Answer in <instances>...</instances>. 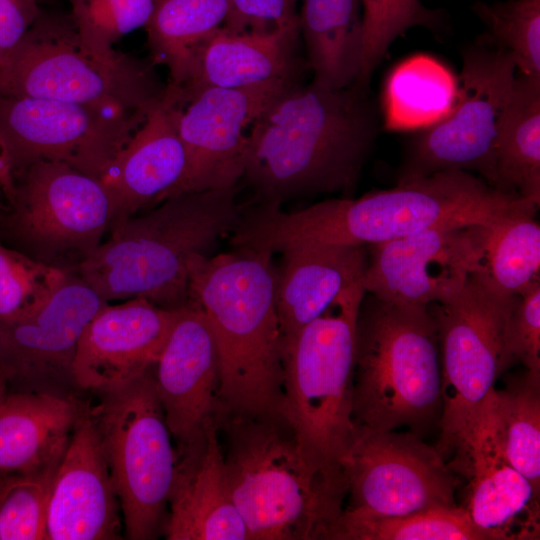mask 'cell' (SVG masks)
<instances>
[{"label":"cell","instance_id":"1","mask_svg":"<svg viewBox=\"0 0 540 540\" xmlns=\"http://www.w3.org/2000/svg\"><path fill=\"white\" fill-rule=\"evenodd\" d=\"M532 204L473 173L448 170L293 212L254 203L245 207L230 241L235 248L270 255L312 245L369 246L430 229L485 223Z\"/></svg>","mask_w":540,"mask_h":540},{"label":"cell","instance_id":"2","mask_svg":"<svg viewBox=\"0 0 540 540\" xmlns=\"http://www.w3.org/2000/svg\"><path fill=\"white\" fill-rule=\"evenodd\" d=\"M363 88L296 82L265 106L249 128L241 177L254 203L354 191L376 132Z\"/></svg>","mask_w":540,"mask_h":540},{"label":"cell","instance_id":"3","mask_svg":"<svg viewBox=\"0 0 540 540\" xmlns=\"http://www.w3.org/2000/svg\"><path fill=\"white\" fill-rule=\"evenodd\" d=\"M216 420L248 540H333L348 494L341 462L308 450L282 414L223 407Z\"/></svg>","mask_w":540,"mask_h":540},{"label":"cell","instance_id":"4","mask_svg":"<svg viewBox=\"0 0 540 540\" xmlns=\"http://www.w3.org/2000/svg\"><path fill=\"white\" fill-rule=\"evenodd\" d=\"M238 184L167 198L116 222L99 247L70 271L105 301L144 298L166 309L190 303L194 258L210 256L237 227L245 206Z\"/></svg>","mask_w":540,"mask_h":540},{"label":"cell","instance_id":"5","mask_svg":"<svg viewBox=\"0 0 540 540\" xmlns=\"http://www.w3.org/2000/svg\"><path fill=\"white\" fill-rule=\"evenodd\" d=\"M265 252L233 249L190 265V301L203 310L219 358L227 410L282 414V335L274 296L275 265Z\"/></svg>","mask_w":540,"mask_h":540},{"label":"cell","instance_id":"6","mask_svg":"<svg viewBox=\"0 0 540 540\" xmlns=\"http://www.w3.org/2000/svg\"><path fill=\"white\" fill-rule=\"evenodd\" d=\"M441 357L430 306L397 304L365 292L355 334L353 420L378 431L421 436L442 411Z\"/></svg>","mask_w":540,"mask_h":540},{"label":"cell","instance_id":"7","mask_svg":"<svg viewBox=\"0 0 540 540\" xmlns=\"http://www.w3.org/2000/svg\"><path fill=\"white\" fill-rule=\"evenodd\" d=\"M150 62L99 51L77 31L70 14L41 10L0 60V95L94 106L119 113L149 111L166 86Z\"/></svg>","mask_w":540,"mask_h":540},{"label":"cell","instance_id":"8","mask_svg":"<svg viewBox=\"0 0 540 540\" xmlns=\"http://www.w3.org/2000/svg\"><path fill=\"white\" fill-rule=\"evenodd\" d=\"M362 279L342 291L282 348L283 414L300 442L333 462L353 443L356 322Z\"/></svg>","mask_w":540,"mask_h":540},{"label":"cell","instance_id":"9","mask_svg":"<svg viewBox=\"0 0 540 540\" xmlns=\"http://www.w3.org/2000/svg\"><path fill=\"white\" fill-rule=\"evenodd\" d=\"M87 404L120 503L125 536H163L175 471L171 441L152 369Z\"/></svg>","mask_w":540,"mask_h":540},{"label":"cell","instance_id":"10","mask_svg":"<svg viewBox=\"0 0 540 540\" xmlns=\"http://www.w3.org/2000/svg\"><path fill=\"white\" fill-rule=\"evenodd\" d=\"M14 177L12 202L0 215V237L40 262L72 270L116 222L101 180L65 163L36 161Z\"/></svg>","mask_w":540,"mask_h":540},{"label":"cell","instance_id":"11","mask_svg":"<svg viewBox=\"0 0 540 540\" xmlns=\"http://www.w3.org/2000/svg\"><path fill=\"white\" fill-rule=\"evenodd\" d=\"M517 298L499 295L469 275L455 297L430 305L437 322L442 377L436 448L444 457L473 424L506 370V335Z\"/></svg>","mask_w":540,"mask_h":540},{"label":"cell","instance_id":"12","mask_svg":"<svg viewBox=\"0 0 540 540\" xmlns=\"http://www.w3.org/2000/svg\"><path fill=\"white\" fill-rule=\"evenodd\" d=\"M517 73L508 51H467L450 113L413 140L399 180L438 172H476L493 187L499 122Z\"/></svg>","mask_w":540,"mask_h":540},{"label":"cell","instance_id":"13","mask_svg":"<svg viewBox=\"0 0 540 540\" xmlns=\"http://www.w3.org/2000/svg\"><path fill=\"white\" fill-rule=\"evenodd\" d=\"M149 111L0 95V142L15 175L36 161L65 163L101 180Z\"/></svg>","mask_w":540,"mask_h":540},{"label":"cell","instance_id":"14","mask_svg":"<svg viewBox=\"0 0 540 540\" xmlns=\"http://www.w3.org/2000/svg\"><path fill=\"white\" fill-rule=\"evenodd\" d=\"M341 464L348 482V515L389 517L457 506V474L436 447L414 432L357 426Z\"/></svg>","mask_w":540,"mask_h":540},{"label":"cell","instance_id":"15","mask_svg":"<svg viewBox=\"0 0 540 540\" xmlns=\"http://www.w3.org/2000/svg\"><path fill=\"white\" fill-rule=\"evenodd\" d=\"M105 301L68 271L46 303L0 323V378L9 391H52L74 384L79 339Z\"/></svg>","mask_w":540,"mask_h":540},{"label":"cell","instance_id":"16","mask_svg":"<svg viewBox=\"0 0 540 540\" xmlns=\"http://www.w3.org/2000/svg\"><path fill=\"white\" fill-rule=\"evenodd\" d=\"M293 83L274 80L241 88L208 87L175 102L174 122L186 156L176 195L238 184L246 131L265 106Z\"/></svg>","mask_w":540,"mask_h":540},{"label":"cell","instance_id":"17","mask_svg":"<svg viewBox=\"0 0 540 540\" xmlns=\"http://www.w3.org/2000/svg\"><path fill=\"white\" fill-rule=\"evenodd\" d=\"M468 226L430 229L366 246L365 292L397 304L430 306L452 299L471 273Z\"/></svg>","mask_w":540,"mask_h":540},{"label":"cell","instance_id":"18","mask_svg":"<svg viewBox=\"0 0 540 540\" xmlns=\"http://www.w3.org/2000/svg\"><path fill=\"white\" fill-rule=\"evenodd\" d=\"M449 467L467 480L461 505L495 540L539 536V496L506 459L498 443L489 396L473 424L456 441Z\"/></svg>","mask_w":540,"mask_h":540},{"label":"cell","instance_id":"19","mask_svg":"<svg viewBox=\"0 0 540 540\" xmlns=\"http://www.w3.org/2000/svg\"><path fill=\"white\" fill-rule=\"evenodd\" d=\"M156 392L176 445L189 442L223 407L216 342L201 307L179 309L152 368Z\"/></svg>","mask_w":540,"mask_h":540},{"label":"cell","instance_id":"20","mask_svg":"<svg viewBox=\"0 0 540 540\" xmlns=\"http://www.w3.org/2000/svg\"><path fill=\"white\" fill-rule=\"evenodd\" d=\"M179 309L162 308L144 298L105 304L79 339L74 385L92 392L106 390L151 370Z\"/></svg>","mask_w":540,"mask_h":540},{"label":"cell","instance_id":"21","mask_svg":"<svg viewBox=\"0 0 540 540\" xmlns=\"http://www.w3.org/2000/svg\"><path fill=\"white\" fill-rule=\"evenodd\" d=\"M120 503L96 430L82 408L54 473L47 517L49 540L122 538Z\"/></svg>","mask_w":540,"mask_h":540},{"label":"cell","instance_id":"22","mask_svg":"<svg viewBox=\"0 0 540 540\" xmlns=\"http://www.w3.org/2000/svg\"><path fill=\"white\" fill-rule=\"evenodd\" d=\"M217 420L176 446L163 536L168 540H248L232 499Z\"/></svg>","mask_w":540,"mask_h":540},{"label":"cell","instance_id":"23","mask_svg":"<svg viewBox=\"0 0 540 540\" xmlns=\"http://www.w3.org/2000/svg\"><path fill=\"white\" fill-rule=\"evenodd\" d=\"M175 102L166 86L101 178L113 200L116 222L177 194L186 156L174 122Z\"/></svg>","mask_w":540,"mask_h":540},{"label":"cell","instance_id":"24","mask_svg":"<svg viewBox=\"0 0 540 540\" xmlns=\"http://www.w3.org/2000/svg\"><path fill=\"white\" fill-rule=\"evenodd\" d=\"M274 296L283 345L320 316L346 288L362 279L363 245H312L281 252Z\"/></svg>","mask_w":540,"mask_h":540},{"label":"cell","instance_id":"25","mask_svg":"<svg viewBox=\"0 0 540 540\" xmlns=\"http://www.w3.org/2000/svg\"><path fill=\"white\" fill-rule=\"evenodd\" d=\"M81 408L59 392L6 389L0 395V473H54Z\"/></svg>","mask_w":540,"mask_h":540},{"label":"cell","instance_id":"26","mask_svg":"<svg viewBox=\"0 0 540 540\" xmlns=\"http://www.w3.org/2000/svg\"><path fill=\"white\" fill-rule=\"evenodd\" d=\"M300 30L273 34H235L222 27L195 54L192 74L181 88L168 84L176 102L208 87L241 88L274 80L298 82L303 64L297 55Z\"/></svg>","mask_w":540,"mask_h":540},{"label":"cell","instance_id":"27","mask_svg":"<svg viewBox=\"0 0 540 540\" xmlns=\"http://www.w3.org/2000/svg\"><path fill=\"white\" fill-rule=\"evenodd\" d=\"M532 204L468 226L473 254L471 273L491 291L516 296L540 273V225Z\"/></svg>","mask_w":540,"mask_h":540},{"label":"cell","instance_id":"28","mask_svg":"<svg viewBox=\"0 0 540 540\" xmlns=\"http://www.w3.org/2000/svg\"><path fill=\"white\" fill-rule=\"evenodd\" d=\"M299 30L313 82L332 89L356 83L361 68V0H303Z\"/></svg>","mask_w":540,"mask_h":540},{"label":"cell","instance_id":"29","mask_svg":"<svg viewBox=\"0 0 540 540\" xmlns=\"http://www.w3.org/2000/svg\"><path fill=\"white\" fill-rule=\"evenodd\" d=\"M493 187L540 205V76L516 73L499 122Z\"/></svg>","mask_w":540,"mask_h":540},{"label":"cell","instance_id":"30","mask_svg":"<svg viewBox=\"0 0 540 540\" xmlns=\"http://www.w3.org/2000/svg\"><path fill=\"white\" fill-rule=\"evenodd\" d=\"M228 7V0H154L144 29L151 63L166 66L169 85L189 81L196 51L223 26Z\"/></svg>","mask_w":540,"mask_h":540},{"label":"cell","instance_id":"31","mask_svg":"<svg viewBox=\"0 0 540 540\" xmlns=\"http://www.w3.org/2000/svg\"><path fill=\"white\" fill-rule=\"evenodd\" d=\"M457 77L439 60L415 55L399 63L384 88V124L388 130L425 129L454 106Z\"/></svg>","mask_w":540,"mask_h":540},{"label":"cell","instance_id":"32","mask_svg":"<svg viewBox=\"0 0 540 540\" xmlns=\"http://www.w3.org/2000/svg\"><path fill=\"white\" fill-rule=\"evenodd\" d=\"M489 401L504 456L540 495V372L526 369Z\"/></svg>","mask_w":540,"mask_h":540},{"label":"cell","instance_id":"33","mask_svg":"<svg viewBox=\"0 0 540 540\" xmlns=\"http://www.w3.org/2000/svg\"><path fill=\"white\" fill-rule=\"evenodd\" d=\"M333 540H495L462 506L401 516L358 517L343 512Z\"/></svg>","mask_w":540,"mask_h":540},{"label":"cell","instance_id":"34","mask_svg":"<svg viewBox=\"0 0 540 540\" xmlns=\"http://www.w3.org/2000/svg\"><path fill=\"white\" fill-rule=\"evenodd\" d=\"M68 271L0 241V323L20 318L46 303Z\"/></svg>","mask_w":540,"mask_h":540},{"label":"cell","instance_id":"35","mask_svg":"<svg viewBox=\"0 0 540 540\" xmlns=\"http://www.w3.org/2000/svg\"><path fill=\"white\" fill-rule=\"evenodd\" d=\"M362 54L356 83L365 87L392 42L415 26L432 27L436 13L420 0H361Z\"/></svg>","mask_w":540,"mask_h":540},{"label":"cell","instance_id":"36","mask_svg":"<svg viewBox=\"0 0 540 540\" xmlns=\"http://www.w3.org/2000/svg\"><path fill=\"white\" fill-rule=\"evenodd\" d=\"M54 473L3 475L0 540H48L47 517Z\"/></svg>","mask_w":540,"mask_h":540},{"label":"cell","instance_id":"37","mask_svg":"<svg viewBox=\"0 0 540 540\" xmlns=\"http://www.w3.org/2000/svg\"><path fill=\"white\" fill-rule=\"evenodd\" d=\"M476 12L512 56L519 73L540 76V0L478 4Z\"/></svg>","mask_w":540,"mask_h":540},{"label":"cell","instance_id":"38","mask_svg":"<svg viewBox=\"0 0 540 540\" xmlns=\"http://www.w3.org/2000/svg\"><path fill=\"white\" fill-rule=\"evenodd\" d=\"M70 17L94 49L110 51L115 42L146 25L154 0H69Z\"/></svg>","mask_w":540,"mask_h":540},{"label":"cell","instance_id":"39","mask_svg":"<svg viewBox=\"0 0 540 540\" xmlns=\"http://www.w3.org/2000/svg\"><path fill=\"white\" fill-rule=\"evenodd\" d=\"M521 362L540 372V280L518 295L506 335L505 368Z\"/></svg>","mask_w":540,"mask_h":540},{"label":"cell","instance_id":"40","mask_svg":"<svg viewBox=\"0 0 540 540\" xmlns=\"http://www.w3.org/2000/svg\"><path fill=\"white\" fill-rule=\"evenodd\" d=\"M222 28L235 34L299 30L297 0H228Z\"/></svg>","mask_w":540,"mask_h":540},{"label":"cell","instance_id":"41","mask_svg":"<svg viewBox=\"0 0 540 540\" xmlns=\"http://www.w3.org/2000/svg\"><path fill=\"white\" fill-rule=\"evenodd\" d=\"M41 0H0V60L38 17Z\"/></svg>","mask_w":540,"mask_h":540},{"label":"cell","instance_id":"42","mask_svg":"<svg viewBox=\"0 0 540 540\" xmlns=\"http://www.w3.org/2000/svg\"><path fill=\"white\" fill-rule=\"evenodd\" d=\"M15 191V177L6 152L0 142V215L12 202Z\"/></svg>","mask_w":540,"mask_h":540},{"label":"cell","instance_id":"43","mask_svg":"<svg viewBox=\"0 0 540 540\" xmlns=\"http://www.w3.org/2000/svg\"><path fill=\"white\" fill-rule=\"evenodd\" d=\"M7 389L4 381L0 378V395Z\"/></svg>","mask_w":540,"mask_h":540}]
</instances>
